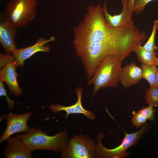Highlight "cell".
Listing matches in <instances>:
<instances>
[{"label":"cell","mask_w":158,"mask_h":158,"mask_svg":"<svg viewBox=\"0 0 158 158\" xmlns=\"http://www.w3.org/2000/svg\"><path fill=\"white\" fill-rule=\"evenodd\" d=\"M133 116L132 119L133 125L135 126L137 128L145 123L147 119L140 112H137L133 111L132 113Z\"/></svg>","instance_id":"20"},{"label":"cell","mask_w":158,"mask_h":158,"mask_svg":"<svg viewBox=\"0 0 158 158\" xmlns=\"http://www.w3.org/2000/svg\"><path fill=\"white\" fill-rule=\"evenodd\" d=\"M155 86L158 87V68L157 69L155 79Z\"/></svg>","instance_id":"26"},{"label":"cell","mask_w":158,"mask_h":158,"mask_svg":"<svg viewBox=\"0 0 158 158\" xmlns=\"http://www.w3.org/2000/svg\"><path fill=\"white\" fill-rule=\"evenodd\" d=\"M4 96L6 97V100L8 102V107L9 109H13L14 105V101L10 99L8 96L5 90L3 81L0 80V96Z\"/></svg>","instance_id":"24"},{"label":"cell","mask_w":158,"mask_h":158,"mask_svg":"<svg viewBox=\"0 0 158 158\" xmlns=\"http://www.w3.org/2000/svg\"><path fill=\"white\" fill-rule=\"evenodd\" d=\"M122 6L121 12L119 14L112 16L108 12L107 7V1L105 0L102 7L105 19L111 27L119 28L131 22L133 13L129 10L128 0H121Z\"/></svg>","instance_id":"11"},{"label":"cell","mask_w":158,"mask_h":158,"mask_svg":"<svg viewBox=\"0 0 158 158\" xmlns=\"http://www.w3.org/2000/svg\"><path fill=\"white\" fill-rule=\"evenodd\" d=\"M135 0H128V9L133 13V6Z\"/></svg>","instance_id":"25"},{"label":"cell","mask_w":158,"mask_h":158,"mask_svg":"<svg viewBox=\"0 0 158 158\" xmlns=\"http://www.w3.org/2000/svg\"><path fill=\"white\" fill-rule=\"evenodd\" d=\"M16 66L14 62L6 64L0 71V80L7 85L10 92H13L16 96H20L22 90L19 87L16 80L18 74L16 72Z\"/></svg>","instance_id":"14"},{"label":"cell","mask_w":158,"mask_h":158,"mask_svg":"<svg viewBox=\"0 0 158 158\" xmlns=\"http://www.w3.org/2000/svg\"><path fill=\"white\" fill-rule=\"evenodd\" d=\"M30 150H49L61 152L68 141V127L56 135L50 136L45 132L35 127L25 133L15 134Z\"/></svg>","instance_id":"3"},{"label":"cell","mask_w":158,"mask_h":158,"mask_svg":"<svg viewBox=\"0 0 158 158\" xmlns=\"http://www.w3.org/2000/svg\"><path fill=\"white\" fill-rule=\"evenodd\" d=\"M158 29V20H155L153 23L151 34L147 42L143 46L146 50L153 51L157 49L155 43V38L157 31Z\"/></svg>","instance_id":"18"},{"label":"cell","mask_w":158,"mask_h":158,"mask_svg":"<svg viewBox=\"0 0 158 158\" xmlns=\"http://www.w3.org/2000/svg\"><path fill=\"white\" fill-rule=\"evenodd\" d=\"M154 106L152 104H149L146 107H143L138 111L140 112L147 120L153 121L155 119V114L156 110L153 108Z\"/></svg>","instance_id":"21"},{"label":"cell","mask_w":158,"mask_h":158,"mask_svg":"<svg viewBox=\"0 0 158 158\" xmlns=\"http://www.w3.org/2000/svg\"><path fill=\"white\" fill-rule=\"evenodd\" d=\"M32 114L31 112H28L21 114L9 113L3 115L1 117L0 121L6 119V125L5 131L0 138V143L13 134L28 131L30 128L27 122Z\"/></svg>","instance_id":"8"},{"label":"cell","mask_w":158,"mask_h":158,"mask_svg":"<svg viewBox=\"0 0 158 158\" xmlns=\"http://www.w3.org/2000/svg\"><path fill=\"white\" fill-rule=\"evenodd\" d=\"M157 52H158V56H157V60H156V61L155 63V65L156 66H158V44H157Z\"/></svg>","instance_id":"27"},{"label":"cell","mask_w":158,"mask_h":158,"mask_svg":"<svg viewBox=\"0 0 158 158\" xmlns=\"http://www.w3.org/2000/svg\"><path fill=\"white\" fill-rule=\"evenodd\" d=\"M122 61L119 57L112 55L107 57L101 62L87 83L88 86L93 85L94 95L101 88L117 86L120 80Z\"/></svg>","instance_id":"4"},{"label":"cell","mask_w":158,"mask_h":158,"mask_svg":"<svg viewBox=\"0 0 158 158\" xmlns=\"http://www.w3.org/2000/svg\"><path fill=\"white\" fill-rule=\"evenodd\" d=\"M37 4V0H11L3 13L16 28L23 27L35 18Z\"/></svg>","instance_id":"5"},{"label":"cell","mask_w":158,"mask_h":158,"mask_svg":"<svg viewBox=\"0 0 158 158\" xmlns=\"http://www.w3.org/2000/svg\"><path fill=\"white\" fill-rule=\"evenodd\" d=\"M7 145L4 153V158H32V151L18 138L10 137L7 140Z\"/></svg>","instance_id":"13"},{"label":"cell","mask_w":158,"mask_h":158,"mask_svg":"<svg viewBox=\"0 0 158 158\" xmlns=\"http://www.w3.org/2000/svg\"><path fill=\"white\" fill-rule=\"evenodd\" d=\"M97 145L87 135H74L67 141L61 152L62 158H95Z\"/></svg>","instance_id":"7"},{"label":"cell","mask_w":158,"mask_h":158,"mask_svg":"<svg viewBox=\"0 0 158 158\" xmlns=\"http://www.w3.org/2000/svg\"><path fill=\"white\" fill-rule=\"evenodd\" d=\"M15 59L13 56L9 54H0V69L2 68L6 64L9 63H13Z\"/></svg>","instance_id":"23"},{"label":"cell","mask_w":158,"mask_h":158,"mask_svg":"<svg viewBox=\"0 0 158 158\" xmlns=\"http://www.w3.org/2000/svg\"><path fill=\"white\" fill-rule=\"evenodd\" d=\"M83 19L73 28L74 45L86 43L112 44L138 46L143 39V33L132 20L118 28L107 22L101 4L88 6Z\"/></svg>","instance_id":"1"},{"label":"cell","mask_w":158,"mask_h":158,"mask_svg":"<svg viewBox=\"0 0 158 158\" xmlns=\"http://www.w3.org/2000/svg\"><path fill=\"white\" fill-rule=\"evenodd\" d=\"M15 27L4 13L0 17V42L5 51L12 54L16 49L15 39L17 34Z\"/></svg>","instance_id":"10"},{"label":"cell","mask_w":158,"mask_h":158,"mask_svg":"<svg viewBox=\"0 0 158 158\" xmlns=\"http://www.w3.org/2000/svg\"><path fill=\"white\" fill-rule=\"evenodd\" d=\"M76 56L83 63L88 80L94 75L101 62L106 58L115 55L122 61L134 50L136 46L128 45L86 43L74 45Z\"/></svg>","instance_id":"2"},{"label":"cell","mask_w":158,"mask_h":158,"mask_svg":"<svg viewBox=\"0 0 158 158\" xmlns=\"http://www.w3.org/2000/svg\"><path fill=\"white\" fill-rule=\"evenodd\" d=\"M56 40L54 36H51L46 39L43 37L39 38L34 45L26 47L19 49H16L13 51V56L15 58L14 62L16 67L23 66L24 61L37 52L42 51L48 52L51 49L48 43L54 41Z\"/></svg>","instance_id":"9"},{"label":"cell","mask_w":158,"mask_h":158,"mask_svg":"<svg viewBox=\"0 0 158 158\" xmlns=\"http://www.w3.org/2000/svg\"><path fill=\"white\" fill-rule=\"evenodd\" d=\"M78 99L77 102L73 105L70 106H64L59 104H51L48 108L50 109L51 112L56 113L61 111H65L66 114L64 116L66 120L69 115L72 114H82L89 119L94 120L96 118L95 114L92 112L85 110L82 106L81 103V97L83 92L82 88L78 87L75 90Z\"/></svg>","instance_id":"12"},{"label":"cell","mask_w":158,"mask_h":158,"mask_svg":"<svg viewBox=\"0 0 158 158\" xmlns=\"http://www.w3.org/2000/svg\"><path fill=\"white\" fill-rule=\"evenodd\" d=\"M146 104L158 107V87L148 89L145 96Z\"/></svg>","instance_id":"19"},{"label":"cell","mask_w":158,"mask_h":158,"mask_svg":"<svg viewBox=\"0 0 158 158\" xmlns=\"http://www.w3.org/2000/svg\"><path fill=\"white\" fill-rule=\"evenodd\" d=\"M150 126L145 123L139 130L131 134L125 132V136L121 144L118 147L112 149H108L102 145L101 140L104 134L101 132L97 135V157L103 158H122L130 155L127 149L134 145L142 135L150 128Z\"/></svg>","instance_id":"6"},{"label":"cell","mask_w":158,"mask_h":158,"mask_svg":"<svg viewBox=\"0 0 158 158\" xmlns=\"http://www.w3.org/2000/svg\"><path fill=\"white\" fill-rule=\"evenodd\" d=\"M142 75L141 68L133 62L122 68L120 81L122 85L127 88L138 83L142 78Z\"/></svg>","instance_id":"15"},{"label":"cell","mask_w":158,"mask_h":158,"mask_svg":"<svg viewBox=\"0 0 158 158\" xmlns=\"http://www.w3.org/2000/svg\"><path fill=\"white\" fill-rule=\"evenodd\" d=\"M142 72V78L148 82L150 87H155V79L157 68L154 65L142 64L140 65Z\"/></svg>","instance_id":"17"},{"label":"cell","mask_w":158,"mask_h":158,"mask_svg":"<svg viewBox=\"0 0 158 158\" xmlns=\"http://www.w3.org/2000/svg\"><path fill=\"white\" fill-rule=\"evenodd\" d=\"M153 0H135L133 6V13L137 15L141 13L146 5Z\"/></svg>","instance_id":"22"},{"label":"cell","mask_w":158,"mask_h":158,"mask_svg":"<svg viewBox=\"0 0 158 158\" xmlns=\"http://www.w3.org/2000/svg\"><path fill=\"white\" fill-rule=\"evenodd\" d=\"M134 52L137 55L138 60L142 64L155 65L157 58L156 51H150L145 49L141 45L136 47Z\"/></svg>","instance_id":"16"}]
</instances>
